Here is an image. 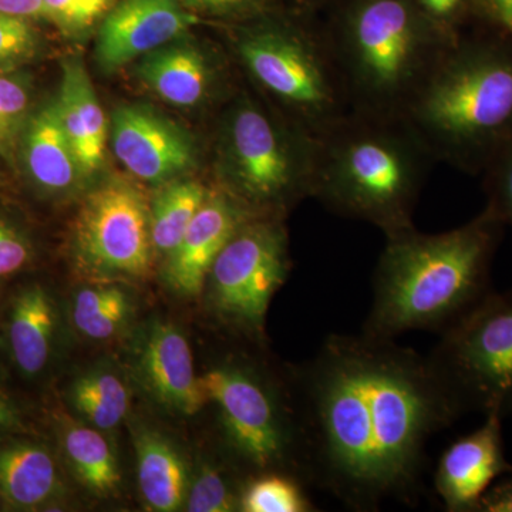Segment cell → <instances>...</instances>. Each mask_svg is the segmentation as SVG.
Segmentation results:
<instances>
[{
    "label": "cell",
    "instance_id": "cell-1",
    "mask_svg": "<svg viewBox=\"0 0 512 512\" xmlns=\"http://www.w3.org/2000/svg\"><path fill=\"white\" fill-rule=\"evenodd\" d=\"M295 383L309 480L353 511L416 503L427 444L463 416L427 356L363 332L328 336Z\"/></svg>",
    "mask_w": 512,
    "mask_h": 512
},
{
    "label": "cell",
    "instance_id": "cell-2",
    "mask_svg": "<svg viewBox=\"0 0 512 512\" xmlns=\"http://www.w3.org/2000/svg\"><path fill=\"white\" fill-rule=\"evenodd\" d=\"M504 222L493 208L463 227L386 235L373 301L362 332L396 339L410 330L443 333L488 292L491 259Z\"/></svg>",
    "mask_w": 512,
    "mask_h": 512
},
{
    "label": "cell",
    "instance_id": "cell-3",
    "mask_svg": "<svg viewBox=\"0 0 512 512\" xmlns=\"http://www.w3.org/2000/svg\"><path fill=\"white\" fill-rule=\"evenodd\" d=\"M434 161L403 117L352 111L319 140L312 197L340 217L392 235L414 227V210Z\"/></svg>",
    "mask_w": 512,
    "mask_h": 512
},
{
    "label": "cell",
    "instance_id": "cell-4",
    "mask_svg": "<svg viewBox=\"0 0 512 512\" xmlns=\"http://www.w3.org/2000/svg\"><path fill=\"white\" fill-rule=\"evenodd\" d=\"M403 119L434 157L473 170L512 138V52L457 40L414 94Z\"/></svg>",
    "mask_w": 512,
    "mask_h": 512
},
{
    "label": "cell",
    "instance_id": "cell-5",
    "mask_svg": "<svg viewBox=\"0 0 512 512\" xmlns=\"http://www.w3.org/2000/svg\"><path fill=\"white\" fill-rule=\"evenodd\" d=\"M454 43L414 0H357L326 46L352 111L402 117Z\"/></svg>",
    "mask_w": 512,
    "mask_h": 512
},
{
    "label": "cell",
    "instance_id": "cell-6",
    "mask_svg": "<svg viewBox=\"0 0 512 512\" xmlns=\"http://www.w3.org/2000/svg\"><path fill=\"white\" fill-rule=\"evenodd\" d=\"M319 140L249 96L235 101L221 134L225 191L254 217L284 210L299 198L312 197Z\"/></svg>",
    "mask_w": 512,
    "mask_h": 512
},
{
    "label": "cell",
    "instance_id": "cell-7",
    "mask_svg": "<svg viewBox=\"0 0 512 512\" xmlns=\"http://www.w3.org/2000/svg\"><path fill=\"white\" fill-rule=\"evenodd\" d=\"M235 53L249 77L316 140L352 113L326 42L274 20L241 30Z\"/></svg>",
    "mask_w": 512,
    "mask_h": 512
},
{
    "label": "cell",
    "instance_id": "cell-8",
    "mask_svg": "<svg viewBox=\"0 0 512 512\" xmlns=\"http://www.w3.org/2000/svg\"><path fill=\"white\" fill-rule=\"evenodd\" d=\"M208 402L218 407L228 446L255 476L281 473L309 480L299 413H289L278 390L254 367L222 363L200 377Z\"/></svg>",
    "mask_w": 512,
    "mask_h": 512
},
{
    "label": "cell",
    "instance_id": "cell-9",
    "mask_svg": "<svg viewBox=\"0 0 512 512\" xmlns=\"http://www.w3.org/2000/svg\"><path fill=\"white\" fill-rule=\"evenodd\" d=\"M427 359L461 414L512 413V291L488 292Z\"/></svg>",
    "mask_w": 512,
    "mask_h": 512
},
{
    "label": "cell",
    "instance_id": "cell-10",
    "mask_svg": "<svg viewBox=\"0 0 512 512\" xmlns=\"http://www.w3.org/2000/svg\"><path fill=\"white\" fill-rule=\"evenodd\" d=\"M288 271L285 228L276 218H249L212 265V309L232 328L259 339L269 303L285 284Z\"/></svg>",
    "mask_w": 512,
    "mask_h": 512
},
{
    "label": "cell",
    "instance_id": "cell-11",
    "mask_svg": "<svg viewBox=\"0 0 512 512\" xmlns=\"http://www.w3.org/2000/svg\"><path fill=\"white\" fill-rule=\"evenodd\" d=\"M76 247L87 268L100 274L143 276L153 259L150 210L143 194L126 181L97 188L84 202Z\"/></svg>",
    "mask_w": 512,
    "mask_h": 512
},
{
    "label": "cell",
    "instance_id": "cell-12",
    "mask_svg": "<svg viewBox=\"0 0 512 512\" xmlns=\"http://www.w3.org/2000/svg\"><path fill=\"white\" fill-rule=\"evenodd\" d=\"M109 140L114 156L128 173L147 183H167L197 164V147L190 134L140 104L114 111Z\"/></svg>",
    "mask_w": 512,
    "mask_h": 512
},
{
    "label": "cell",
    "instance_id": "cell-13",
    "mask_svg": "<svg viewBox=\"0 0 512 512\" xmlns=\"http://www.w3.org/2000/svg\"><path fill=\"white\" fill-rule=\"evenodd\" d=\"M198 18L180 0H119L101 19L96 59L116 72L183 37Z\"/></svg>",
    "mask_w": 512,
    "mask_h": 512
},
{
    "label": "cell",
    "instance_id": "cell-14",
    "mask_svg": "<svg viewBox=\"0 0 512 512\" xmlns=\"http://www.w3.org/2000/svg\"><path fill=\"white\" fill-rule=\"evenodd\" d=\"M501 419L487 414L480 429L451 444L440 457L434 487L447 511L473 512L490 485L512 471L505 458Z\"/></svg>",
    "mask_w": 512,
    "mask_h": 512
},
{
    "label": "cell",
    "instance_id": "cell-15",
    "mask_svg": "<svg viewBox=\"0 0 512 512\" xmlns=\"http://www.w3.org/2000/svg\"><path fill=\"white\" fill-rule=\"evenodd\" d=\"M249 218L254 215L227 192H211L180 244L167 255V284L181 295H200L222 248Z\"/></svg>",
    "mask_w": 512,
    "mask_h": 512
},
{
    "label": "cell",
    "instance_id": "cell-16",
    "mask_svg": "<svg viewBox=\"0 0 512 512\" xmlns=\"http://www.w3.org/2000/svg\"><path fill=\"white\" fill-rule=\"evenodd\" d=\"M140 369L148 390L168 409L191 416L208 403L200 377L195 376L190 345L170 323H157L151 328Z\"/></svg>",
    "mask_w": 512,
    "mask_h": 512
},
{
    "label": "cell",
    "instance_id": "cell-17",
    "mask_svg": "<svg viewBox=\"0 0 512 512\" xmlns=\"http://www.w3.org/2000/svg\"><path fill=\"white\" fill-rule=\"evenodd\" d=\"M56 109L84 177L100 170L106 158L109 123L86 66L79 56L64 60Z\"/></svg>",
    "mask_w": 512,
    "mask_h": 512
},
{
    "label": "cell",
    "instance_id": "cell-18",
    "mask_svg": "<svg viewBox=\"0 0 512 512\" xmlns=\"http://www.w3.org/2000/svg\"><path fill=\"white\" fill-rule=\"evenodd\" d=\"M137 74L158 97L177 107L198 106L214 82V70L200 47L178 40L141 57Z\"/></svg>",
    "mask_w": 512,
    "mask_h": 512
},
{
    "label": "cell",
    "instance_id": "cell-19",
    "mask_svg": "<svg viewBox=\"0 0 512 512\" xmlns=\"http://www.w3.org/2000/svg\"><path fill=\"white\" fill-rule=\"evenodd\" d=\"M25 158L33 180L47 191H69L84 177L55 103L40 110L30 121Z\"/></svg>",
    "mask_w": 512,
    "mask_h": 512
},
{
    "label": "cell",
    "instance_id": "cell-20",
    "mask_svg": "<svg viewBox=\"0 0 512 512\" xmlns=\"http://www.w3.org/2000/svg\"><path fill=\"white\" fill-rule=\"evenodd\" d=\"M55 328V306L46 289L37 285L23 289L10 313L9 343L13 360L25 375L35 376L45 369Z\"/></svg>",
    "mask_w": 512,
    "mask_h": 512
},
{
    "label": "cell",
    "instance_id": "cell-21",
    "mask_svg": "<svg viewBox=\"0 0 512 512\" xmlns=\"http://www.w3.org/2000/svg\"><path fill=\"white\" fill-rule=\"evenodd\" d=\"M57 485L55 461L46 448L29 443L0 447V494L6 503L32 510L52 500Z\"/></svg>",
    "mask_w": 512,
    "mask_h": 512
},
{
    "label": "cell",
    "instance_id": "cell-22",
    "mask_svg": "<svg viewBox=\"0 0 512 512\" xmlns=\"http://www.w3.org/2000/svg\"><path fill=\"white\" fill-rule=\"evenodd\" d=\"M138 484L148 508L178 510L187 498V468L170 441L154 431L137 437Z\"/></svg>",
    "mask_w": 512,
    "mask_h": 512
},
{
    "label": "cell",
    "instance_id": "cell-23",
    "mask_svg": "<svg viewBox=\"0 0 512 512\" xmlns=\"http://www.w3.org/2000/svg\"><path fill=\"white\" fill-rule=\"evenodd\" d=\"M210 195L200 181L174 178L161 184L150 210L154 251L170 255Z\"/></svg>",
    "mask_w": 512,
    "mask_h": 512
},
{
    "label": "cell",
    "instance_id": "cell-24",
    "mask_svg": "<svg viewBox=\"0 0 512 512\" xmlns=\"http://www.w3.org/2000/svg\"><path fill=\"white\" fill-rule=\"evenodd\" d=\"M63 447L74 473L97 494H109L120 484L116 457L99 431L70 424L64 429Z\"/></svg>",
    "mask_w": 512,
    "mask_h": 512
},
{
    "label": "cell",
    "instance_id": "cell-25",
    "mask_svg": "<svg viewBox=\"0 0 512 512\" xmlns=\"http://www.w3.org/2000/svg\"><path fill=\"white\" fill-rule=\"evenodd\" d=\"M130 301L117 286H89L77 292L73 301V322L86 338H113L128 318Z\"/></svg>",
    "mask_w": 512,
    "mask_h": 512
},
{
    "label": "cell",
    "instance_id": "cell-26",
    "mask_svg": "<svg viewBox=\"0 0 512 512\" xmlns=\"http://www.w3.org/2000/svg\"><path fill=\"white\" fill-rule=\"evenodd\" d=\"M301 481L281 473H264L249 478L241 495V511L245 512H311L316 511L303 491Z\"/></svg>",
    "mask_w": 512,
    "mask_h": 512
},
{
    "label": "cell",
    "instance_id": "cell-27",
    "mask_svg": "<svg viewBox=\"0 0 512 512\" xmlns=\"http://www.w3.org/2000/svg\"><path fill=\"white\" fill-rule=\"evenodd\" d=\"M241 488L228 473L212 463L201 464L194 484L187 494V510L191 512L241 511Z\"/></svg>",
    "mask_w": 512,
    "mask_h": 512
},
{
    "label": "cell",
    "instance_id": "cell-28",
    "mask_svg": "<svg viewBox=\"0 0 512 512\" xmlns=\"http://www.w3.org/2000/svg\"><path fill=\"white\" fill-rule=\"evenodd\" d=\"M49 20L66 35L79 36L92 29L119 0H43Z\"/></svg>",
    "mask_w": 512,
    "mask_h": 512
},
{
    "label": "cell",
    "instance_id": "cell-29",
    "mask_svg": "<svg viewBox=\"0 0 512 512\" xmlns=\"http://www.w3.org/2000/svg\"><path fill=\"white\" fill-rule=\"evenodd\" d=\"M29 109V90L26 83L16 76L0 74V150H6Z\"/></svg>",
    "mask_w": 512,
    "mask_h": 512
},
{
    "label": "cell",
    "instance_id": "cell-30",
    "mask_svg": "<svg viewBox=\"0 0 512 512\" xmlns=\"http://www.w3.org/2000/svg\"><path fill=\"white\" fill-rule=\"evenodd\" d=\"M36 47L37 36L28 19L0 13V67L28 59Z\"/></svg>",
    "mask_w": 512,
    "mask_h": 512
},
{
    "label": "cell",
    "instance_id": "cell-31",
    "mask_svg": "<svg viewBox=\"0 0 512 512\" xmlns=\"http://www.w3.org/2000/svg\"><path fill=\"white\" fill-rule=\"evenodd\" d=\"M72 396L93 397L124 414H127L130 406L126 384L109 372H94L83 376L74 384Z\"/></svg>",
    "mask_w": 512,
    "mask_h": 512
},
{
    "label": "cell",
    "instance_id": "cell-32",
    "mask_svg": "<svg viewBox=\"0 0 512 512\" xmlns=\"http://www.w3.org/2000/svg\"><path fill=\"white\" fill-rule=\"evenodd\" d=\"M490 207L503 220L512 225V138L491 160Z\"/></svg>",
    "mask_w": 512,
    "mask_h": 512
},
{
    "label": "cell",
    "instance_id": "cell-33",
    "mask_svg": "<svg viewBox=\"0 0 512 512\" xmlns=\"http://www.w3.org/2000/svg\"><path fill=\"white\" fill-rule=\"evenodd\" d=\"M188 10L221 18L256 19L268 9V0H180Z\"/></svg>",
    "mask_w": 512,
    "mask_h": 512
},
{
    "label": "cell",
    "instance_id": "cell-34",
    "mask_svg": "<svg viewBox=\"0 0 512 512\" xmlns=\"http://www.w3.org/2000/svg\"><path fill=\"white\" fill-rule=\"evenodd\" d=\"M30 259L28 241L18 229L0 220V278L16 274Z\"/></svg>",
    "mask_w": 512,
    "mask_h": 512
},
{
    "label": "cell",
    "instance_id": "cell-35",
    "mask_svg": "<svg viewBox=\"0 0 512 512\" xmlns=\"http://www.w3.org/2000/svg\"><path fill=\"white\" fill-rule=\"evenodd\" d=\"M414 3L434 28L439 29L451 42H457L454 23L463 0H414Z\"/></svg>",
    "mask_w": 512,
    "mask_h": 512
},
{
    "label": "cell",
    "instance_id": "cell-36",
    "mask_svg": "<svg viewBox=\"0 0 512 512\" xmlns=\"http://www.w3.org/2000/svg\"><path fill=\"white\" fill-rule=\"evenodd\" d=\"M504 480L490 485L473 512H512V471Z\"/></svg>",
    "mask_w": 512,
    "mask_h": 512
},
{
    "label": "cell",
    "instance_id": "cell-37",
    "mask_svg": "<svg viewBox=\"0 0 512 512\" xmlns=\"http://www.w3.org/2000/svg\"><path fill=\"white\" fill-rule=\"evenodd\" d=\"M481 15L512 37V0H473Z\"/></svg>",
    "mask_w": 512,
    "mask_h": 512
},
{
    "label": "cell",
    "instance_id": "cell-38",
    "mask_svg": "<svg viewBox=\"0 0 512 512\" xmlns=\"http://www.w3.org/2000/svg\"><path fill=\"white\" fill-rule=\"evenodd\" d=\"M0 13L28 20H49V13L43 0H0Z\"/></svg>",
    "mask_w": 512,
    "mask_h": 512
},
{
    "label": "cell",
    "instance_id": "cell-39",
    "mask_svg": "<svg viewBox=\"0 0 512 512\" xmlns=\"http://www.w3.org/2000/svg\"><path fill=\"white\" fill-rule=\"evenodd\" d=\"M18 424V410L5 394L0 393V431H8Z\"/></svg>",
    "mask_w": 512,
    "mask_h": 512
}]
</instances>
